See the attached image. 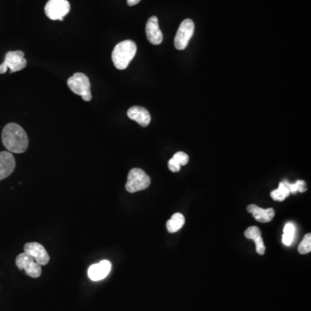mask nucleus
Returning a JSON list of instances; mask_svg holds the SVG:
<instances>
[{"label":"nucleus","mask_w":311,"mask_h":311,"mask_svg":"<svg viewBox=\"0 0 311 311\" xmlns=\"http://www.w3.org/2000/svg\"><path fill=\"white\" fill-rule=\"evenodd\" d=\"M2 142L11 153L25 152L29 146L27 133L15 123H10L5 126L2 132Z\"/></svg>","instance_id":"nucleus-1"},{"label":"nucleus","mask_w":311,"mask_h":311,"mask_svg":"<svg viewBox=\"0 0 311 311\" xmlns=\"http://www.w3.org/2000/svg\"><path fill=\"white\" fill-rule=\"evenodd\" d=\"M137 52V45L132 40H125L115 46L112 60L116 69L123 70L128 67Z\"/></svg>","instance_id":"nucleus-2"},{"label":"nucleus","mask_w":311,"mask_h":311,"mask_svg":"<svg viewBox=\"0 0 311 311\" xmlns=\"http://www.w3.org/2000/svg\"><path fill=\"white\" fill-rule=\"evenodd\" d=\"M68 86L73 93L81 95L85 101L92 99L91 84L87 75L82 73H76L68 80Z\"/></svg>","instance_id":"nucleus-3"},{"label":"nucleus","mask_w":311,"mask_h":311,"mask_svg":"<svg viewBox=\"0 0 311 311\" xmlns=\"http://www.w3.org/2000/svg\"><path fill=\"white\" fill-rule=\"evenodd\" d=\"M150 184V177L143 170L134 168L129 172L126 189L129 193H135L146 189Z\"/></svg>","instance_id":"nucleus-4"},{"label":"nucleus","mask_w":311,"mask_h":311,"mask_svg":"<svg viewBox=\"0 0 311 311\" xmlns=\"http://www.w3.org/2000/svg\"><path fill=\"white\" fill-rule=\"evenodd\" d=\"M27 65L24 53L21 50L10 51L6 55L4 63L0 65V74H5L10 69V73L18 72Z\"/></svg>","instance_id":"nucleus-5"},{"label":"nucleus","mask_w":311,"mask_h":311,"mask_svg":"<svg viewBox=\"0 0 311 311\" xmlns=\"http://www.w3.org/2000/svg\"><path fill=\"white\" fill-rule=\"evenodd\" d=\"M194 24L191 19H185L180 24L177 35L175 36V47L178 50L185 49L189 44V40L194 34Z\"/></svg>","instance_id":"nucleus-6"},{"label":"nucleus","mask_w":311,"mask_h":311,"mask_svg":"<svg viewBox=\"0 0 311 311\" xmlns=\"http://www.w3.org/2000/svg\"><path fill=\"white\" fill-rule=\"evenodd\" d=\"M70 11V4L67 0H49L45 6V14L51 20L63 21Z\"/></svg>","instance_id":"nucleus-7"},{"label":"nucleus","mask_w":311,"mask_h":311,"mask_svg":"<svg viewBox=\"0 0 311 311\" xmlns=\"http://www.w3.org/2000/svg\"><path fill=\"white\" fill-rule=\"evenodd\" d=\"M16 265L19 270H24L30 278H37L42 274V266L33 257L25 252L20 253L16 258Z\"/></svg>","instance_id":"nucleus-8"},{"label":"nucleus","mask_w":311,"mask_h":311,"mask_svg":"<svg viewBox=\"0 0 311 311\" xmlns=\"http://www.w3.org/2000/svg\"><path fill=\"white\" fill-rule=\"evenodd\" d=\"M24 252L30 255L40 266H46L49 261V255L43 245L37 242H30L24 245Z\"/></svg>","instance_id":"nucleus-9"},{"label":"nucleus","mask_w":311,"mask_h":311,"mask_svg":"<svg viewBox=\"0 0 311 311\" xmlns=\"http://www.w3.org/2000/svg\"><path fill=\"white\" fill-rule=\"evenodd\" d=\"M112 269L110 261H102L99 263L92 265L87 271V274L91 280L99 281L108 277Z\"/></svg>","instance_id":"nucleus-10"},{"label":"nucleus","mask_w":311,"mask_h":311,"mask_svg":"<svg viewBox=\"0 0 311 311\" xmlns=\"http://www.w3.org/2000/svg\"><path fill=\"white\" fill-rule=\"evenodd\" d=\"M145 31H146L147 39L150 43L159 45L163 42L164 36L159 28V19L155 16L149 18V20L147 21Z\"/></svg>","instance_id":"nucleus-11"},{"label":"nucleus","mask_w":311,"mask_h":311,"mask_svg":"<svg viewBox=\"0 0 311 311\" xmlns=\"http://www.w3.org/2000/svg\"><path fill=\"white\" fill-rule=\"evenodd\" d=\"M16 161L12 153L9 151L0 152V180L6 179L15 170Z\"/></svg>","instance_id":"nucleus-12"},{"label":"nucleus","mask_w":311,"mask_h":311,"mask_svg":"<svg viewBox=\"0 0 311 311\" xmlns=\"http://www.w3.org/2000/svg\"><path fill=\"white\" fill-rule=\"evenodd\" d=\"M127 116L143 127L149 126L150 122V113L145 108L138 106L130 108L127 111Z\"/></svg>","instance_id":"nucleus-13"},{"label":"nucleus","mask_w":311,"mask_h":311,"mask_svg":"<svg viewBox=\"0 0 311 311\" xmlns=\"http://www.w3.org/2000/svg\"><path fill=\"white\" fill-rule=\"evenodd\" d=\"M247 211L252 215L256 221L262 222V223L271 222L275 216V211L273 209L263 210V209H261L260 206L253 205V204L247 206Z\"/></svg>","instance_id":"nucleus-14"},{"label":"nucleus","mask_w":311,"mask_h":311,"mask_svg":"<svg viewBox=\"0 0 311 311\" xmlns=\"http://www.w3.org/2000/svg\"><path fill=\"white\" fill-rule=\"evenodd\" d=\"M184 223H185V218L182 214L180 213L174 214L172 217L166 223L168 232L171 233H177V231L183 228Z\"/></svg>","instance_id":"nucleus-15"},{"label":"nucleus","mask_w":311,"mask_h":311,"mask_svg":"<svg viewBox=\"0 0 311 311\" xmlns=\"http://www.w3.org/2000/svg\"><path fill=\"white\" fill-rule=\"evenodd\" d=\"M290 191L287 189V187L284 184V182H281V183H279L278 189L273 190L271 193V196H272L273 200H278V201H283V200H285L290 195Z\"/></svg>","instance_id":"nucleus-16"},{"label":"nucleus","mask_w":311,"mask_h":311,"mask_svg":"<svg viewBox=\"0 0 311 311\" xmlns=\"http://www.w3.org/2000/svg\"><path fill=\"white\" fill-rule=\"evenodd\" d=\"M295 235V226L292 223H287L284 228V234L282 238V241L284 245H290L293 241Z\"/></svg>","instance_id":"nucleus-17"},{"label":"nucleus","mask_w":311,"mask_h":311,"mask_svg":"<svg viewBox=\"0 0 311 311\" xmlns=\"http://www.w3.org/2000/svg\"><path fill=\"white\" fill-rule=\"evenodd\" d=\"M284 183L291 194H296V192L302 193L307 190L305 182L302 180L296 181V183H290L287 181H284Z\"/></svg>","instance_id":"nucleus-18"},{"label":"nucleus","mask_w":311,"mask_h":311,"mask_svg":"<svg viewBox=\"0 0 311 311\" xmlns=\"http://www.w3.org/2000/svg\"><path fill=\"white\" fill-rule=\"evenodd\" d=\"M311 251V234L307 233L302 239V242L298 246V251L301 254H307Z\"/></svg>","instance_id":"nucleus-19"},{"label":"nucleus","mask_w":311,"mask_h":311,"mask_svg":"<svg viewBox=\"0 0 311 311\" xmlns=\"http://www.w3.org/2000/svg\"><path fill=\"white\" fill-rule=\"evenodd\" d=\"M245 238H247L249 239H257L261 237V231L260 228L257 227H250L247 228L245 232Z\"/></svg>","instance_id":"nucleus-20"},{"label":"nucleus","mask_w":311,"mask_h":311,"mask_svg":"<svg viewBox=\"0 0 311 311\" xmlns=\"http://www.w3.org/2000/svg\"><path fill=\"white\" fill-rule=\"evenodd\" d=\"M173 159L179 164L181 166L186 165L189 163V156L187 155L185 152L179 151L177 152L173 156Z\"/></svg>","instance_id":"nucleus-21"},{"label":"nucleus","mask_w":311,"mask_h":311,"mask_svg":"<svg viewBox=\"0 0 311 311\" xmlns=\"http://www.w3.org/2000/svg\"><path fill=\"white\" fill-rule=\"evenodd\" d=\"M255 245H256V251L260 255L265 254L266 251V246L264 245V240L262 237H260L254 240Z\"/></svg>","instance_id":"nucleus-22"},{"label":"nucleus","mask_w":311,"mask_h":311,"mask_svg":"<svg viewBox=\"0 0 311 311\" xmlns=\"http://www.w3.org/2000/svg\"><path fill=\"white\" fill-rule=\"evenodd\" d=\"M168 167L172 172H178L181 170V165L173 158L170 159V161L168 163Z\"/></svg>","instance_id":"nucleus-23"},{"label":"nucleus","mask_w":311,"mask_h":311,"mask_svg":"<svg viewBox=\"0 0 311 311\" xmlns=\"http://www.w3.org/2000/svg\"><path fill=\"white\" fill-rule=\"evenodd\" d=\"M140 1L141 0H127V4H128V6H133L138 5Z\"/></svg>","instance_id":"nucleus-24"}]
</instances>
